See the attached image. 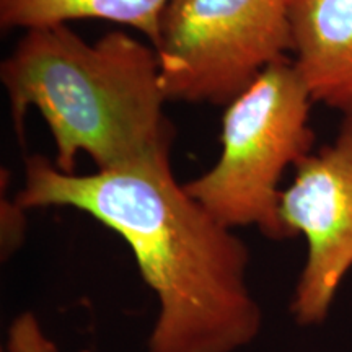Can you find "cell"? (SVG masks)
I'll use <instances>...</instances> for the list:
<instances>
[{
	"mask_svg": "<svg viewBox=\"0 0 352 352\" xmlns=\"http://www.w3.org/2000/svg\"><path fill=\"white\" fill-rule=\"evenodd\" d=\"M0 78L20 138L26 113L36 108L64 173H76L80 152L100 171L170 155L175 131L164 113L157 51L124 32L88 44L67 25L26 30Z\"/></svg>",
	"mask_w": 352,
	"mask_h": 352,
	"instance_id": "obj_2",
	"label": "cell"
},
{
	"mask_svg": "<svg viewBox=\"0 0 352 352\" xmlns=\"http://www.w3.org/2000/svg\"><path fill=\"white\" fill-rule=\"evenodd\" d=\"M314 101L292 59L267 65L227 104L217 164L184 184L228 228L256 226L272 240L289 239L279 217V183L289 166L310 155Z\"/></svg>",
	"mask_w": 352,
	"mask_h": 352,
	"instance_id": "obj_3",
	"label": "cell"
},
{
	"mask_svg": "<svg viewBox=\"0 0 352 352\" xmlns=\"http://www.w3.org/2000/svg\"><path fill=\"white\" fill-rule=\"evenodd\" d=\"M294 67L314 103L352 126V0H292Z\"/></svg>",
	"mask_w": 352,
	"mask_h": 352,
	"instance_id": "obj_6",
	"label": "cell"
},
{
	"mask_svg": "<svg viewBox=\"0 0 352 352\" xmlns=\"http://www.w3.org/2000/svg\"><path fill=\"white\" fill-rule=\"evenodd\" d=\"M15 202L82 210L127 241L160 303L147 352H235L256 340L248 248L178 184L170 155L94 175L64 173L33 155Z\"/></svg>",
	"mask_w": 352,
	"mask_h": 352,
	"instance_id": "obj_1",
	"label": "cell"
},
{
	"mask_svg": "<svg viewBox=\"0 0 352 352\" xmlns=\"http://www.w3.org/2000/svg\"><path fill=\"white\" fill-rule=\"evenodd\" d=\"M168 0H0L3 30L67 25L70 20L96 19L139 30L155 46L160 16Z\"/></svg>",
	"mask_w": 352,
	"mask_h": 352,
	"instance_id": "obj_7",
	"label": "cell"
},
{
	"mask_svg": "<svg viewBox=\"0 0 352 352\" xmlns=\"http://www.w3.org/2000/svg\"><path fill=\"white\" fill-rule=\"evenodd\" d=\"M7 352H57V347L44 334L36 316L26 311L16 316L8 328Z\"/></svg>",
	"mask_w": 352,
	"mask_h": 352,
	"instance_id": "obj_8",
	"label": "cell"
},
{
	"mask_svg": "<svg viewBox=\"0 0 352 352\" xmlns=\"http://www.w3.org/2000/svg\"><path fill=\"white\" fill-rule=\"evenodd\" d=\"M292 0H168L153 50L168 100L228 104L292 52Z\"/></svg>",
	"mask_w": 352,
	"mask_h": 352,
	"instance_id": "obj_4",
	"label": "cell"
},
{
	"mask_svg": "<svg viewBox=\"0 0 352 352\" xmlns=\"http://www.w3.org/2000/svg\"><path fill=\"white\" fill-rule=\"evenodd\" d=\"M279 217L287 236L302 233L308 243L292 314L300 324L321 323L352 266V126L342 124L334 144L296 165Z\"/></svg>",
	"mask_w": 352,
	"mask_h": 352,
	"instance_id": "obj_5",
	"label": "cell"
}]
</instances>
